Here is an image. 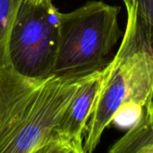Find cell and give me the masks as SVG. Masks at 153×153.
<instances>
[{
  "mask_svg": "<svg viewBox=\"0 0 153 153\" xmlns=\"http://www.w3.org/2000/svg\"><path fill=\"white\" fill-rule=\"evenodd\" d=\"M149 145H153V118L142 115L138 122L111 146L108 153H136Z\"/></svg>",
  "mask_w": 153,
  "mask_h": 153,
  "instance_id": "6",
  "label": "cell"
},
{
  "mask_svg": "<svg viewBox=\"0 0 153 153\" xmlns=\"http://www.w3.org/2000/svg\"><path fill=\"white\" fill-rule=\"evenodd\" d=\"M127 23L117 53L108 65L93 112L84 133L83 150L93 153L107 127L126 104L144 107L153 86V59L136 26V8L126 5Z\"/></svg>",
  "mask_w": 153,
  "mask_h": 153,
  "instance_id": "2",
  "label": "cell"
},
{
  "mask_svg": "<svg viewBox=\"0 0 153 153\" xmlns=\"http://www.w3.org/2000/svg\"><path fill=\"white\" fill-rule=\"evenodd\" d=\"M66 153H86L83 150V144L79 143H70Z\"/></svg>",
  "mask_w": 153,
  "mask_h": 153,
  "instance_id": "11",
  "label": "cell"
},
{
  "mask_svg": "<svg viewBox=\"0 0 153 153\" xmlns=\"http://www.w3.org/2000/svg\"><path fill=\"white\" fill-rule=\"evenodd\" d=\"M108 65L84 78L57 128L58 139L83 144L82 138L107 75Z\"/></svg>",
  "mask_w": 153,
  "mask_h": 153,
  "instance_id": "5",
  "label": "cell"
},
{
  "mask_svg": "<svg viewBox=\"0 0 153 153\" xmlns=\"http://www.w3.org/2000/svg\"><path fill=\"white\" fill-rule=\"evenodd\" d=\"M136 26H137V31L144 45L146 46L147 50H149L153 59V27L141 18V16L137 13V10H136ZM143 115L148 118H153V86L150 96L143 107Z\"/></svg>",
  "mask_w": 153,
  "mask_h": 153,
  "instance_id": "8",
  "label": "cell"
},
{
  "mask_svg": "<svg viewBox=\"0 0 153 153\" xmlns=\"http://www.w3.org/2000/svg\"><path fill=\"white\" fill-rule=\"evenodd\" d=\"M123 1H124L125 5H126L127 3H129V2H130V0H123Z\"/></svg>",
  "mask_w": 153,
  "mask_h": 153,
  "instance_id": "14",
  "label": "cell"
},
{
  "mask_svg": "<svg viewBox=\"0 0 153 153\" xmlns=\"http://www.w3.org/2000/svg\"><path fill=\"white\" fill-rule=\"evenodd\" d=\"M130 2L135 5L141 18L153 27V0H130Z\"/></svg>",
  "mask_w": 153,
  "mask_h": 153,
  "instance_id": "9",
  "label": "cell"
},
{
  "mask_svg": "<svg viewBox=\"0 0 153 153\" xmlns=\"http://www.w3.org/2000/svg\"><path fill=\"white\" fill-rule=\"evenodd\" d=\"M69 144L62 139H54L39 147L32 153H66Z\"/></svg>",
  "mask_w": 153,
  "mask_h": 153,
  "instance_id": "10",
  "label": "cell"
},
{
  "mask_svg": "<svg viewBox=\"0 0 153 153\" xmlns=\"http://www.w3.org/2000/svg\"><path fill=\"white\" fill-rule=\"evenodd\" d=\"M35 4H43V3H48V2H52V0H30Z\"/></svg>",
  "mask_w": 153,
  "mask_h": 153,
  "instance_id": "13",
  "label": "cell"
},
{
  "mask_svg": "<svg viewBox=\"0 0 153 153\" xmlns=\"http://www.w3.org/2000/svg\"><path fill=\"white\" fill-rule=\"evenodd\" d=\"M136 153H153V145L143 147L141 150H139Z\"/></svg>",
  "mask_w": 153,
  "mask_h": 153,
  "instance_id": "12",
  "label": "cell"
},
{
  "mask_svg": "<svg viewBox=\"0 0 153 153\" xmlns=\"http://www.w3.org/2000/svg\"><path fill=\"white\" fill-rule=\"evenodd\" d=\"M84 78H29L10 64L0 66V153H32L58 139L57 128Z\"/></svg>",
  "mask_w": 153,
  "mask_h": 153,
  "instance_id": "1",
  "label": "cell"
},
{
  "mask_svg": "<svg viewBox=\"0 0 153 153\" xmlns=\"http://www.w3.org/2000/svg\"><path fill=\"white\" fill-rule=\"evenodd\" d=\"M23 0H0V66L9 64L8 41L11 29Z\"/></svg>",
  "mask_w": 153,
  "mask_h": 153,
  "instance_id": "7",
  "label": "cell"
},
{
  "mask_svg": "<svg viewBox=\"0 0 153 153\" xmlns=\"http://www.w3.org/2000/svg\"><path fill=\"white\" fill-rule=\"evenodd\" d=\"M120 7L89 1L60 14L59 41L50 77L79 78L103 69L122 35Z\"/></svg>",
  "mask_w": 153,
  "mask_h": 153,
  "instance_id": "3",
  "label": "cell"
},
{
  "mask_svg": "<svg viewBox=\"0 0 153 153\" xmlns=\"http://www.w3.org/2000/svg\"><path fill=\"white\" fill-rule=\"evenodd\" d=\"M60 14L52 2L22 1L8 41L13 70L29 78L50 77L58 48Z\"/></svg>",
  "mask_w": 153,
  "mask_h": 153,
  "instance_id": "4",
  "label": "cell"
}]
</instances>
